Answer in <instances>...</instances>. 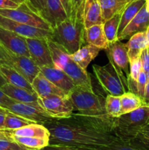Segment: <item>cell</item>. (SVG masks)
<instances>
[{
	"label": "cell",
	"instance_id": "cell-1",
	"mask_svg": "<svg viewBox=\"0 0 149 150\" xmlns=\"http://www.w3.org/2000/svg\"><path fill=\"white\" fill-rule=\"evenodd\" d=\"M115 118L108 114L86 115L77 113L68 118L53 119L45 123L49 144L96 149L113 142Z\"/></svg>",
	"mask_w": 149,
	"mask_h": 150
},
{
	"label": "cell",
	"instance_id": "cell-2",
	"mask_svg": "<svg viewBox=\"0 0 149 150\" xmlns=\"http://www.w3.org/2000/svg\"><path fill=\"white\" fill-rule=\"evenodd\" d=\"M86 1L71 16L52 29L51 39L61 45L70 55L86 43L83 12Z\"/></svg>",
	"mask_w": 149,
	"mask_h": 150
},
{
	"label": "cell",
	"instance_id": "cell-3",
	"mask_svg": "<svg viewBox=\"0 0 149 150\" xmlns=\"http://www.w3.org/2000/svg\"><path fill=\"white\" fill-rule=\"evenodd\" d=\"M148 125L149 106L144 105L115 118L113 133L121 140L132 141L142 129Z\"/></svg>",
	"mask_w": 149,
	"mask_h": 150
},
{
	"label": "cell",
	"instance_id": "cell-4",
	"mask_svg": "<svg viewBox=\"0 0 149 150\" xmlns=\"http://www.w3.org/2000/svg\"><path fill=\"white\" fill-rule=\"evenodd\" d=\"M92 68L96 80L108 95L121 96L129 92L127 77L111 62L103 66L93 64Z\"/></svg>",
	"mask_w": 149,
	"mask_h": 150
},
{
	"label": "cell",
	"instance_id": "cell-5",
	"mask_svg": "<svg viewBox=\"0 0 149 150\" xmlns=\"http://www.w3.org/2000/svg\"><path fill=\"white\" fill-rule=\"evenodd\" d=\"M74 111L86 115H102L107 114L105 100L102 97L80 86H74L68 95Z\"/></svg>",
	"mask_w": 149,
	"mask_h": 150
},
{
	"label": "cell",
	"instance_id": "cell-6",
	"mask_svg": "<svg viewBox=\"0 0 149 150\" xmlns=\"http://www.w3.org/2000/svg\"><path fill=\"white\" fill-rule=\"evenodd\" d=\"M0 15L19 23L52 30L51 25L39 14L34 11L25 1L16 9H0Z\"/></svg>",
	"mask_w": 149,
	"mask_h": 150
},
{
	"label": "cell",
	"instance_id": "cell-7",
	"mask_svg": "<svg viewBox=\"0 0 149 150\" xmlns=\"http://www.w3.org/2000/svg\"><path fill=\"white\" fill-rule=\"evenodd\" d=\"M38 104L50 117L55 119L68 118L74 112L68 95H51L46 98H39Z\"/></svg>",
	"mask_w": 149,
	"mask_h": 150
},
{
	"label": "cell",
	"instance_id": "cell-8",
	"mask_svg": "<svg viewBox=\"0 0 149 150\" xmlns=\"http://www.w3.org/2000/svg\"><path fill=\"white\" fill-rule=\"evenodd\" d=\"M71 14V0H47L42 17L53 29L70 17Z\"/></svg>",
	"mask_w": 149,
	"mask_h": 150
},
{
	"label": "cell",
	"instance_id": "cell-9",
	"mask_svg": "<svg viewBox=\"0 0 149 150\" xmlns=\"http://www.w3.org/2000/svg\"><path fill=\"white\" fill-rule=\"evenodd\" d=\"M10 112L23 117L39 124L45 125L53 119L50 117L39 104L24 103L15 101L5 108Z\"/></svg>",
	"mask_w": 149,
	"mask_h": 150
},
{
	"label": "cell",
	"instance_id": "cell-10",
	"mask_svg": "<svg viewBox=\"0 0 149 150\" xmlns=\"http://www.w3.org/2000/svg\"><path fill=\"white\" fill-rule=\"evenodd\" d=\"M5 50V60L10 66L22 75L28 81L32 83V81L40 72V69L36 63L26 56L19 55Z\"/></svg>",
	"mask_w": 149,
	"mask_h": 150
},
{
	"label": "cell",
	"instance_id": "cell-11",
	"mask_svg": "<svg viewBox=\"0 0 149 150\" xmlns=\"http://www.w3.org/2000/svg\"><path fill=\"white\" fill-rule=\"evenodd\" d=\"M30 58L39 67H54L48 44V38H26Z\"/></svg>",
	"mask_w": 149,
	"mask_h": 150
},
{
	"label": "cell",
	"instance_id": "cell-12",
	"mask_svg": "<svg viewBox=\"0 0 149 150\" xmlns=\"http://www.w3.org/2000/svg\"><path fill=\"white\" fill-rule=\"evenodd\" d=\"M0 27L12 31L18 35L28 38H50L52 30L41 29L19 23L0 15Z\"/></svg>",
	"mask_w": 149,
	"mask_h": 150
},
{
	"label": "cell",
	"instance_id": "cell-13",
	"mask_svg": "<svg viewBox=\"0 0 149 150\" xmlns=\"http://www.w3.org/2000/svg\"><path fill=\"white\" fill-rule=\"evenodd\" d=\"M0 45L15 54L30 57L26 38L0 27Z\"/></svg>",
	"mask_w": 149,
	"mask_h": 150
},
{
	"label": "cell",
	"instance_id": "cell-14",
	"mask_svg": "<svg viewBox=\"0 0 149 150\" xmlns=\"http://www.w3.org/2000/svg\"><path fill=\"white\" fill-rule=\"evenodd\" d=\"M108 60L123 71L127 78L129 76V59L127 54V45L121 40L110 44L106 50Z\"/></svg>",
	"mask_w": 149,
	"mask_h": 150
},
{
	"label": "cell",
	"instance_id": "cell-15",
	"mask_svg": "<svg viewBox=\"0 0 149 150\" xmlns=\"http://www.w3.org/2000/svg\"><path fill=\"white\" fill-rule=\"evenodd\" d=\"M149 26V13L145 7L143 6L132 20L127 24L121 34L118 35V40L129 39L133 35L140 32L145 31Z\"/></svg>",
	"mask_w": 149,
	"mask_h": 150
},
{
	"label": "cell",
	"instance_id": "cell-16",
	"mask_svg": "<svg viewBox=\"0 0 149 150\" xmlns=\"http://www.w3.org/2000/svg\"><path fill=\"white\" fill-rule=\"evenodd\" d=\"M62 70L67 73L76 86H80L93 91L91 80L88 72L74 62L71 57H70Z\"/></svg>",
	"mask_w": 149,
	"mask_h": 150
},
{
	"label": "cell",
	"instance_id": "cell-17",
	"mask_svg": "<svg viewBox=\"0 0 149 150\" xmlns=\"http://www.w3.org/2000/svg\"><path fill=\"white\" fill-rule=\"evenodd\" d=\"M40 73L51 83L62 89L69 95L70 92L75 86L74 82L62 70L55 68L54 67H39Z\"/></svg>",
	"mask_w": 149,
	"mask_h": 150
},
{
	"label": "cell",
	"instance_id": "cell-18",
	"mask_svg": "<svg viewBox=\"0 0 149 150\" xmlns=\"http://www.w3.org/2000/svg\"><path fill=\"white\" fill-rule=\"evenodd\" d=\"M32 86L38 97L41 98H46L51 95H60V96L68 95L67 92L51 83L40 72L32 81Z\"/></svg>",
	"mask_w": 149,
	"mask_h": 150
},
{
	"label": "cell",
	"instance_id": "cell-19",
	"mask_svg": "<svg viewBox=\"0 0 149 150\" xmlns=\"http://www.w3.org/2000/svg\"><path fill=\"white\" fill-rule=\"evenodd\" d=\"M0 72L7 83L34 92L32 88V83L28 81L12 66H10L6 60H0Z\"/></svg>",
	"mask_w": 149,
	"mask_h": 150
},
{
	"label": "cell",
	"instance_id": "cell-20",
	"mask_svg": "<svg viewBox=\"0 0 149 150\" xmlns=\"http://www.w3.org/2000/svg\"><path fill=\"white\" fill-rule=\"evenodd\" d=\"M0 89L12 99L24 103L38 104V95L35 92L17 87L7 83Z\"/></svg>",
	"mask_w": 149,
	"mask_h": 150
},
{
	"label": "cell",
	"instance_id": "cell-21",
	"mask_svg": "<svg viewBox=\"0 0 149 150\" xmlns=\"http://www.w3.org/2000/svg\"><path fill=\"white\" fill-rule=\"evenodd\" d=\"M83 20L86 29L93 25L104 23L99 0H86Z\"/></svg>",
	"mask_w": 149,
	"mask_h": 150
},
{
	"label": "cell",
	"instance_id": "cell-22",
	"mask_svg": "<svg viewBox=\"0 0 149 150\" xmlns=\"http://www.w3.org/2000/svg\"><path fill=\"white\" fill-rule=\"evenodd\" d=\"M86 40L87 44L97 47L101 50H106L109 46V42L104 31L103 23L86 28Z\"/></svg>",
	"mask_w": 149,
	"mask_h": 150
},
{
	"label": "cell",
	"instance_id": "cell-23",
	"mask_svg": "<svg viewBox=\"0 0 149 150\" xmlns=\"http://www.w3.org/2000/svg\"><path fill=\"white\" fill-rule=\"evenodd\" d=\"M145 31L137 32L133 35L129 39L127 45V54H128L129 62L133 61L136 59L140 58L142 51L147 48L148 45Z\"/></svg>",
	"mask_w": 149,
	"mask_h": 150
},
{
	"label": "cell",
	"instance_id": "cell-24",
	"mask_svg": "<svg viewBox=\"0 0 149 150\" xmlns=\"http://www.w3.org/2000/svg\"><path fill=\"white\" fill-rule=\"evenodd\" d=\"M100 50L97 47L86 44L74 54H71L70 57L80 67L86 70L91 62L99 54Z\"/></svg>",
	"mask_w": 149,
	"mask_h": 150
},
{
	"label": "cell",
	"instance_id": "cell-25",
	"mask_svg": "<svg viewBox=\"0 0 149 150\" xmlns=\"http://www.w3.org/2000/svg\"><path fill=\"white\" fill-rule=\"evenodd\" d=\"M104 22L124 11L130 3L124 0H99Z\"/></svg>",
	"mask_w": 149,
	"mask_h": 150
},
{
	"label": "cell",
	"instance_id": "cell-26",
	"mask_svg": "<svg viewBox=\"0 0 149 150\" xmlns=\"http://www.w3.org/2000/svg\"><path fill=\"white\" fill-rule=\"evenodd\" d=\"M14 136H23V137H39L43 139L50 138L49 130L45 125L39 123H33L21 128L13 130Z\"/></svg>",
	"mask_w": 149,
	"mask_h": 150
},
{
	"label": "cell",
	"instance_id": "cell-27",
	"mask_svg": "<svg viewBox=\"0 0 149 150\" xmlns=\"http://www.w3.org/2000/svg\"><path fill=\"white\" fill-rule=\"evenodd\" d=\"M48 44L54 67L59 70H63L64 65L70 59V55L61 45L50 38H48Z\"/></svg>",
	"mask_w": 149,
	"mask_h": 150
},
{
	"label": "cell",
	"instance_id": "cell-28",
	"mask_svg": "<svg viewBox=\"0 0 149 150\" xmlns=\"http://www.w3.org/2000/svg\"><path fill=\"white\" fill-rule=\"evenodd\" d=\"M145 4V0H134V1L127 6V7L121 13V21H120L119 27H118V37Z\"/></svg>",
	"mask_w": 149,
	"mask_h": 150
},
{
	"label": "cell",
	"instance_id": "cell-29",
	"mask_svg": "<svg viewBox=\"0 0 149 150\" xmlns=\"http://www.w3.org/2000/svg\"><path fill=\"white\" fill-rule=\"evenodd\" d=\"M121 103L122 114L131 112L145 105L143 99L131 92H127L121 95Z\"/></svg>",
	"mask_w": 149,
	"mask_h": 150
},
{
	"label": "cell",
	"instance_id": "cell-30",
	"mask_svg": "<svg viewBox=\"0 0 149 150\" xmlns=\"http://www.w3.org/2000/svg\"><path fill=\"white\" fill-rule=\"evenodd\" d=\"M121 13H122L116 14L108 20L105 21L103 23L104 31H105L109 45L118 40V32L120 21H121Z\"/></svg>",
	"mask_w": 149,
	"mask_h": 150
},
{
	"label": "cell",
	"instance_id": "cell-31",
	"mask_svg": "<svg viewBox=\"0 0 149 150\" xmlns=\"http://www.w3.org/2000/svg\"><path fill=\"white\" fill-rule=\"evenodd\" d=\"M95 150H149L135 141H123L118 139L106 146Z\"/></svg>",
	"mask_w": 149,
	"mask_h": 150
},
{
	"label": "cell",
	"instance_id": "cell-32",
	"mask_svg": "<svg viewBox=\"0 0 149 150\" xmlns=\"http://www.w3.org/2000/svg\"><path fill=\"white\" fill-rule=\"evenodd\" d=\"M14 139L19 144L32 150H39L49 144V139L43 138L14 136Z\"/></svg>",
	"mask_w": 149,
	"mask_h": 150
},
{
	"label": "cell",
	"instance_id": "cell-33",
	"mask_svg": "<svg viewBox=\"0 0 149 150\" xmlns=\"http://www.w3.org/2000/svg\"><path fill=\"white\" fill-rule=\"evenodd\" d=\"M33 123L36 122L8 111L6 114L4 120V128L7 130H14Z\"/></svg>",
	"mask_w": 149,
	"mask_h": 150
},
{
	"label": "cell",
	"instance_id": "cell-34",
	"mask_svg": "<svg viewBox=\"0 0 149 150\" xmlns=\"http://www.w3.org/2000/svg\"><path fill=\"white\" fill-rule=\"evenodd\" d=\"M105 108L106 113L113 118L120 117L121 113V96L108 95L105 100Z\"/></svg>",
	"mask_w": 149,
	"mask_h": 150
},
{
	"label": "cell",
	"instance_id": "cell-35",
	"mask_svg": "<svg viewBox=\"0 0 149 150\" xmlns=\"http://www.w3.org/2000/svg\"><path fill=\"white\" fill-rule=\"evenodd\" d=\"M148 81V79L147 73L144 70H142L137 81V95L143 100L144 98L145 90Z\"/></svg>",
	"mask_w": 149,
	"mask_h": 150
},
{
	"label": "cell",
	"instance_id": "cell-36",
	"mask_svg": "<svg viewBox=\"0 0 149 150\" xmlns=\"http://www.w3.org/2000/svg\"><path fill=\"white\" fill-rule=\"evenodd\" d=\"M143 70L142 62L140 58L129 62V77L137 82L140 72Z\"/></svg>",
	"mask_w": 149,
	"mask_h": 150
},
{
	"label": "cell",
	"instance_id": "cell-37",
	"mask_svg": "<svg viewBox=\"0 0 149 150\" xmlns=\"http://www.w3.org/2000/svg\"><path fill=\"white\" fill-rule=\"evenodd\" d=\"M134 141L147 149H149V125L142 129Z\"/></svg>",
	"mask_w": 149,
	"mask_h": 150
},
{
	"label": "cell",
	"instance_id": "cell-38",
	"mask_svg": "<svg viewBox=\"0 0 149 150\" xmlns=\"http://www.w3.org/2000/svg\"><path fill=\"white\" fill-rule=\"evenodd\" d=\"M0 150H32L22 145L19 144L16 142L0 139Z\"/></svg>",
	"mask_w": 149,
	"mask_h": 150
},
{
	"label": "cell",
	"instance_id": "cell-39",
	"mask_svg": "<svg viewBox=\"0 0 149 150\" xmlns=\"http://www.w3.org/2000/svg\"><path fill=\"white\" fill-rule=\"evenodd\" d=\"M29 7L42 16V13L46 6L47 0H26Z\"/></svg>",
	"mask_w": 149,
	"mask_h": 150
},
{
	"label": "cell",
	"instance_id": "cell-40",
	"mask_svg": "<svg viewBox=\"0 0 149 150\" xmlns=\"http://www.w3.org/2000/svg\"><path fill=\"white\" fill-rule=\"evenodd\" d=\"M39 150H95L91 149H84V148L74 147V146H64V145H55V144H48L45 147Z\"/></svg>",
	"mask_w": 149,
	"mask_h": 150
},
{
	"label": "cell",
	"instance_id": "cell-41",
	"mask_svg": "<svg viewBox=\"0 0 149 150\" xmlns=\"http://www.w3.org/2000/svg\"><path fill=\"white\" fill-rule=\"evenodd\" d=\"M15 101L16 100L12 99L10 97H9L8 95H6V94L0 89V107H1V108L5 109L8 105L13 103H15Z\"/></svg>",
	"mask_w": 149,
	"mask_h": 150
},
{
	"label": "cell",
	"instance_id": "cell-42",
	"mask_svg": "<svg viewBox=\"0 0 149 150\" xmlns=\"http://www.w3.org/2000/svg\"><path fill=\"white\" fill-rule=\"evenodd\" d=\"M140 59L141 60L143 70L148 73L149 70V53L148 51L147 48H145V49L142 51Z\"/></svg>",
	"mask_w": 149,
	"mask_h": 150
},
{
	"label": "cell",
	"instance_id": "cell-43",
	"mask_svg": "<svg viewBox=\"0 0 149 150\" xmlns=\"http://www.w3.org/2000/svg\"><path fill=\"white\" fill-rule=\"evenodd\" d=\"M19 5L12 0H0V9H16Z\"/></svg>",
	"mask_w": 149,
	"mask_h": 150
},
{
	"label": "cell",
	"instance_id": "cell-44",
	"mask_svg": "<svg viewBox=\"0 0 149 150\" xmlns=\"http://www.w3.org/2000/svg\"><path fill=\"white\" fill-rule=\"evenodd\" d=\"M0 139L15 142L13 130L7 129H0Z\"/></svg>",
	"mask_w": 149,
	"mask_h": 150
},
{
	"label": "cell",
	"instance_id": "cell-45",
	"mask_svg": "<svg viewBox=\"0 0 149 150\" xmlns=\"http://www.w3.org/2000/svg\"><path fill=\"white\" fill-rule=\"evenodd\" d=\"M8 112L7 109L0 108V129H5L4 128V120H5V117L7 113Z\"/></svg>",
	"mask_w": 149,
	"mask_h": 150
},
{
	"label": "cell",
	"instance_id": "cell-46",
	"mask_svg": "<svg viewBox=\"0 0 149 150\" xmlns=\"http://www.w3.org/2000/svg\"><path fill=\"white\" fill-rule=\"evenodd\" d=\"M86 0H71V4H72V13L75 11L77 9H78L80 7L82 4H83Z\"/></svg>",
	"mask_w": 149,
	"mask_h": 150
},
{
	"label": "cell",
	"instance_id": "cell-47",
	"mask_svg": "<svg viewBox=\"0 0 149 150\" xmlns=\"http://www.w3.org/2000/svg\"><path fill=\"white\" fill-rule=\"evenodd\" d=\"M143 101H144V103L145 105H148L149 104V81H148L147 85H146L145 90L144 98H143Z\"/></svg>",
	"mask_w": 149,
	"mask_h": 150
},
{
	"label": "cell",
	"instance_id": "cell-48",
	"mask_svg": "<svg viewBox=\"0 0 149 150\" xmlns=\"http://www.w3.org/2000/svg\"><path fill=\"white\" fill-rule=\"evenodd\" d=\"M5 50L0 45V60H5Z\"/></svg>",
	"mask_w": 149,
	"mask_h": 150
},
{
	"label": "cell",
	"instance_id": "cell-49",
	"mask_svg": "<svg viewBox=\"0 0 149 150\" xmlns=\"http://www.w3.org/2000/svg\"><path fill=\"white\" fill-rule=\"evenodd\" d=\"M7 83V82L6 81V79H4V77L2 76L1 72H0V88L4 86V85H5Z\"/></svg>",
	"mask_w": 149,
	"mask_h": 150
},
{
	"label": "cell",
	"instance_id": "cell-50",
	"mask_svg": "<svg viewBox=\"0 0 149 150\" xmlns=\"http://www.w3.org/2000/svg\"><path fill=\"white\" fill-rule=\"evenodd\" d=\"M145 35H146V38H147V40H148V42L149 43V26H148V28L146 29Z\"/></svg>",
	"mask_w": 149,
	"mask_h": 150
},
{
	"label": "cell",
	"instance_id": "cell-51",
	"mask_svg": "<svg viewBox=\"0 0 149 150\" xmlns=\"http://www.w3.org/2000/svg\"><path fill=\"white\" fill-rule=\"evenodd\" d=\"M12 1H15V2H16V3H18V4H22V3L25 2V1H26V0H12Z\"/></svg>",
	"mask_w": 149,
	"mask_h": 150
},
{
	"label": "cell",
	"instance_id": "cell-52",
	"mask_svg": "<svg viewBox=\"0 0 149 150\" xmlns=\"http://www.w3.org/2000/svg\"><path fill=\"white\" fill-rule=\"evenodd\" d=\"M145 7H146V9H147V10L149 13V0H146L145 1Z\"/></svg>",
	"mask_w": 149,
	"mask_h": 150
},
{
	"label": "cell",
	"instance_id": "cell-53",
	"mask_svg": "<svg viewBox=\"0 0 149 150\" xmlns=\"http://www.w3.org/2000/svg\"><path fill=\"white\" fill-rule=\"evenodd\" d=\"M124 1H126L127 2H128V3H131V2H132V1H134V0H124Z\"/></svg>",
	"mask_w": 149,
	"mask_h": 150
},
{
	"label": "cell",
	"instance_id": "cell-54",
	"mask_svg": "<svg viewBox=\"0 0 149 150\" xmlns=\"http://www.w3.org/2000/svg\"><path fill=\"white\" fill-rule=\"evenodd\" d=\"M147 75H148V81H149V70H148V72L147 73Z\"/></svg>",
	"mask_w": 149,
	"mask_h": 150
},
{
	"label": "cell",
	"instance_id": "cell-55",
	"mask_svg": "<svg viewBox=\"0 0 149 150\" xmlns=\"http://www.w3.org/2000/svg\"><path fill=\"white\" fill-rule=\"evenodd\" d=\"M147 50H148V53H149V44H148V47H147Z\"/></svg>",
	"mask_w": 149,
	"mask_h": 150
},
{
	"label": "cell",
	"instance_id": "cell-56",
	"mask_svg": "<svg viewBox=\"0 0 149 150\" xmlns=\"http://www.w3.org/2000/svg\"><path fill=\"white\" fill-rule=\"evenodd\" d=\"M148 106H149V104H148Z\"/></svg>",
	"mask_w": 149,
	"mask_h": 150
},
{
	"label": "cell",
	"instance_id": "cell-57",
	"mask_svg": "<svg viewBox=\"0 0 149 150\" xmlns=\"http://www.w3.org/2000/svg\"><path fill=\"white\" fill-rule=\"evenodd\" d=\"M0 108H1V107H0Z\"/></svg>",
	"mask_w": 149,
	"mask_h": 150
},
{
	"label": "cell",
	"instance_id": "cell-58",
	"mask_svg": "<svg viewBox=\"0 0 149 150\" xmlns=\"http://www.w3.org/2000/svg\"><path fill=\"white\" fill-rule=\"evenodd\" d=\"M145 1H146V0H145Z\"/></svg>",
	"mask_w": 149,
	"mask_h": 150
}]
</instances>
